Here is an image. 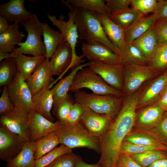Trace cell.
Wrapping results in <instances>:
<instances>
[{
    "label": "cell",
    "instance_id": "obj_1",
    "mask_svg": "<svg viewBox=\"0 0 167 167\" xmlns=\"http://www.w3.org/2000/svg\"><path fill=\"white\" fill-rule=\"evenodd\" d=\"M139 95L135 93L123 99L121 108L101 141V157L98 162L102 167H116L121 145L135 125Z\"/></svg>",
    "mask_w": 167,
    "mask_h": 167
},
{
    "label": "cell",
    "instance_id": "obj_2",
    "mask_svg": "<svg viewBox=\"0 0 167 167\" xmlns=\"http://www.w3.org/2000/svg\"><path fill=\"white\" fill-rule=\"evenodd\" d=\"M76 8V13L74 22L77 27L79 38L81 41H86L88 44H103L118 55L115 48L104 32L100 20L99 14L94 11Z\"/></svg>",
    "mask_w": 167,
    "mask_h": 167
},
{
    "label": "cell",
    "instance_id": "obj_3",
    "mask_svg": "<svg viewBox=\"0 0 167 167\" xmlns=\"http://www.w3.org/2000/svg\"><path fill=\"white\" fill-rule=\"evenodd\" d=\"M54 132L61 144L71 149L87 148L101 153V141L91 135L80 122L70 125L60 124Z\"/></svg>",
    "mask_w": 167,
    "mask_h": 167
},
{
    "label": "cell",
    "instance_id": "obj_4",
    "mask_svg": "<svg viewBox=\"0 0 167 167\" xmlns=\"http://www.w3.org/2000/svg\"><path fill=\"white\" fill-rule=\"evenodd\" d=\"M74 98L75 102L113 119L118 113L123 101V97L114 95L88 93L80 90L75 92Z\"/></svg>",
    "mask_w": 167,
    "mask_h": 167
},
{
    "label": "cell",
    "instance_id": "obj_5",
    "mask_svg": "<svg viewBox=\"0 0 167 167\" xmlns=\"http://www.w3.org/2000/svg\"><path fill=\"white\" fill-rule=\"evenodd\" d=\"M62 4L68 8L70 10L68 14L69 20H64L65 17L61 15L58 19L54 15L47 13V16L50 22L54 26L59 29L66 41L70 45L72 51V58L71 65L76 66L81 65L85 60L82 59L84 57L83 55L78 56L76 52V47L78 43L79 38L77 28L74 22V18L76 13L75 7L67 2L66 1L61 0Z\"/></svg>",
    "mask_w": 167,
    "mask_h": 167
},
{
    "label": "cell",
    "instance_id": "obj_6",
    "mask_svg": "<svg viewBox=\"0 0 167 167\" xmlns=\"http://www.w3.org/2000/svg\"><path fill=\"white\" fill-rule=\"evenodd\" d=\"M39 21L36 15L33 14L31 18L21 24L28 33L27 39L25 42L17 44L19 47L15 48L10 53L11 57L14 58L20 54L45 57V48L41 39L43 30Z\"/></svg>",
    "mask_w": 167,
    "mask_h": 167
},
{
    "label": "cell",
    "instance_id": "obj_7",
    "mask_svg": "<svg viewBox=\"0 0 167 167\" xmlns=\"http://www.w3.org/2000/svg\"><path fill=\"white\" fill-rule=\"evenodd\" d=\"M82 88L89 89L97 94L113 95L121 97L124 96L122 91L109 85L88 67L83 68L78 72L69 91L75 92Z\"/></svg>",
    "mask_w": 167,
    "mask_h": 167
},
{
    "label": "cell",
    "instance_id": "obj_8",
    "mask_svg": "<svg viewBox=\"0 0 167 167\" xmlns=\"http://www.w3.org/2000/svg\"><path fill=\"white\" fill-rule=\"evenodd\" d=\"M124 65L123 88L122 92L130 94L137 90L146 80L156 75L157 72L148 65Z\"/></svg>",
    "mask_w": 167,
    "mask_h": 167
},
{
    "label": "cell",
    "instance_id": "obj_9",
    "mask_svg": "<svg viewBox=\"0 0 167 167\" xmlns=\"http://www.w3.org/2000/svg\"><path fill=\"white\" fill-rule=\"evenodd\" d=\"M1 115L0 124L18 135L25 141H31L28 123L29 112L20 106Z\"/></svg>",
    "mask_w": 167,
    "mask_h": 167
},
{
    "label": "cell",
    "instance_id": "obj_10",
    "mask_svg": "<svg viewBox=\"0 0 167 167\" xmlns=\"http://www.w3.org/2000/svg\"><path fill=\"white\" fill-rule=\"evenodd\" d=\"M84 107V112L79 122L91 135L101 141L113 119L105 115L96 113L88 107Z\"/></svg>",
    "mask_w": 167,
    "mask_h": 167
},
{
    "label": "cell",
    "instance_id": "obj_11",
    "mask_svg": "<svg viewBox=\"0 0 167 167\" xmlns=\"http://www.w3.org/2000/svg\"><path fill=\"white\" fill-rule=\"evenodd\" d=\"M7 86L9 97L15 107L21 106L29 113L33 109V95L26 81L18 71Z\"/></svg>",
    "mask_w": 167,
    "mask_h": 167
},
{
    "label": "cell",
    "instance_id": "obj_12",
    "mask_svg": "<svg viewBox=\"0 0 167 167\" xmlns=\"http://www.w3.org/2000/svg\"><path fill=\"white\" fill-rule=\"evenodd\" d=\"M88 67L113 88L122 92L123 88V64L111 65L100 61L89 62Z\"/></svg>",
    "mask_w": 167,
    "mask_h": 167
},
{
    "label": "cell",
    "instance_id": "obj_13",
    "mask_svg": "<svg viewBox=\"0 0 167 167\" xmlns=\"http://www.w3.org/2000/svg\"><path fill=\"white\" fill-rule=\"evenodd\" d=\"M18 135L0 124V159L10 161L21 151L26 142Z\"/></svg>",
    "mask_w": 167,
    "mask_h": 167
},
{
    "label": "cell",
    "instance_id": "obj_14",
    "mask_svg": "<svg viewBox=\"0 0 167 167\" xmlns=\"http://www.w3.org/2000/svg\"><path fill=\"white\" fill-rule=\"evenodd\" d=\"M82 54L90 62L100 61L111 65L123 64L120 57L105 45L82 42Z\"/></svg>",
    "mask_w": 167,
    "mask_h": 167
},
{
    "label": "cell",
    "instance_id": "obj_15",
    "mask_svg": "<svg viewBox=\"0 0 167 167\" xmlns=\"http://www.w3.org/2000/svg\"><path fill=\"white\" fill-rule=\"evenodd\" d=\"M58 120L51 122L32 109L29 113L28 128L30 140L35 141L51 132L60 125Z\"/></svg>",
    "mask_w": 167,
    "mask_h": 167
},
{
    "label": "cell",
    "instance_id": "obj_16",
    "mask_svg": "<svg viewBox=\"0 0 167 167\" xmlns=\"http://www.w3.org/2000/svg\"><path fill=\"white\" fill-rule=\"evenodd\" d=\"M50 61L49 75H62L71 68L72 54L69 44L65 41L56 51Z\"/></svg>",
    "mask_w": 167,
    "mask_h": 167
},
{
    "label": "cell",
    "instance_id": "obj_17",
    "mask_svg": "<svg viewBox=\"0 0 167 167\" xmlns=\"http://www.w3.org/2000/svg\"><path fill=\"white\" fill-rule=\"evenodd\" d=\"M54 81L51 79L38 92L33 95V109L49 120L54 122V118L51 111L54 102L53 92L49 87Z\"/></svg>",
    "mask_w": 167,
    "mask_h": 167
},
{
    "label": "cell",
    "instance_id": "obj_18",
    "mask_svg": "<svg viewBox=\"0 0 167 167\" xmlns=\"http://www.w3.org/2000/svg\"><path fill=\"white\" fill-rule=\"evenodd\" d=\"M24 0H11L0 6V15L8 22L21 24L31 18L34 14L28 11Z\"/></svg>",
    "mask_w": 167,
    "mask_h": 167
},
{
    "label": "cell",
    "instance_id": "obj_19",
    "mask_svg": "<svg viewBox=\"0 0 167 167\" xmlns=\"http://www.w3.org/2000/svg\"><path fill=\"white\" fill-rule=\"evenodd\" d=\"M165 111L157 104L147 107L137 115L135 125L138 130H147L155 127L164 115Z\"/></svg>",
    "mask_w": 167,
    "mask_h": 167
},
{
    "label": "cell",
    "instance_id": "obj_20",
    "mask_svg": "<svg viewBox=\"0 0 167 167\" xmlns=\"http://www.w3.org/2000/svg\"><path fill=\"white\" fill-rule=\"evenodd\" d=\"M50 61L45 58L26 80L33 95L40 91L53 77L49 75Z\"/></svg>",
    "mask_w": 167,
    "mask_h": 167
},
{
    "label": "cell",
    "instance_id": "obj_21",
    "mask_svg": "<svg viewBox=\"0 0 167 167\" xmlns=\"http://www.w3.org/2000/svg\"><path fill=\"white\" fill-rule=\"evenodd\" d=\"M99 17L106 35L114 46L119 56L120 51L126 43L124 30L109 16L99 14Z\"/></svg>",
    "mask_w": 167,
    "mask_h": 167
},
{
    "label": "cell",
    "instance_id": "obj_22",
    "mask_svg": "<svg viewBox=\"0 0 167 167\" xmlns=\"http://www.w3.org/2000/svg\"><path fill=\"white\" fill-rule=\"evenodd\" d=\"M156 20L152 14L137 19L125 30V43H131L148 31L153 27Z\"/></svg>",
    "mask_w": 167,
    "mask_h": 167
},
{
    "label": "cell",
    "instance_id": "obj_23",
    "mask_svg": "<svg viewBox=\"0 0 167 167\" xmlns=\"http://www.w3.org/2000/svg\"><path fill=\"white\" fill-rule=\"evenodd\" d=\"M39 23L43 30V42L46 52L45 58L49 59L65 41L59 31L52 28L46 23H42L39 21Z\"/></svg>",
    "mask_w": 167,
    "mask_h": 167
},
{
    "label": "cell",
    "instance_id": "obj_24",
    "mask_svg": "<svg viewBox=\"0 0 167 167\" xmlns=\"http://www.w3.org/2000/svg\"><path fill=\"white\" fill-rule=\"evenodd\" d=\"M19 24L14 23L10 25L6 30L0 34V51L11 53L15 45L25 37V35L19 30Z\"/></svg>",
    "mask_w": 167,
    "mask_h": 167
},
{
    "label": "cell",
    "instance_id": "obj_25",
    "mask_svg": "<svg viewBox=\"0 0 167 167\" xmlns=\"http://www.w3.org/2000/svg\"><path fill=\"white\" fill-rule=\"evenodd\" d=\"M131 43L140 50L148 64L158 47L153 27Z\"/></svg>",
    "mask_w": 167,
    "mask_h": 167
},
{
    "label": "cell",
    "instance_id": "obj_26",
    "mask_svg": "<svg viewBox=\"0 0 167 167\" xmlns=\"http://www.w3.org/2000/svg\"><path fill=\"white\" fill-rule=\"evenodd\" d=\"M89 64V62H88L71 68V72L51 89L54 100L53 106L68 96V92L78 72L83 68L88 66Z\"/></svg>",
    "mask_w": 167,
    "mask_h": 167
},
{
    "label": "cell",
    "instance_id": "obj_27",
    "mask_svg": "<svg viewBox=\"0 0 167 167\" xmlns=\"http://www.w3.org/2000/svg\"><path fill=\"white\" fill-rule=\"evenodd\" d=\"M167 84V70L156 79L140 96L137 108L147 105L160 97Z\"/></svg>",
    "mask_w": 167,
    "mask_h": 167
},
{
    "label": "cell",
    "instance_id": "obj_28",
    "mask_svg": "<svg viewBox=\"0 0 167 167\" xmlns=\"http://www.w3.org/2000/svg\"><path fill=\"white\" fill-rule=\"evenodd\" d=\"M35 141L26 142L21 152L13 159L7 162V167H35Z\"/></svg>",
    "mask_w": 167,
    "mask_h": 167
},
{
    "label": "cell",
    "instance_id": "obj_29",
    "mask_svg": "<svg viewBox=\"0 0 167 167\" xmlns=\"http://www.w3.org/2000/svg\"><path fill=\"white\" fill-rule=\"evenodd\" d=\"M14 58L18 71L26 81L32 74L35 68L45 59L44 56H27L19 54Z\"/></svg>",
    "mask_w": 167,
    "mask_h": 167
},
{
    "label": "cell",
    "instance_id": "obj_30",
    "mask_svg": "<svg viewBox=\"0 0 167 167\" xmlns=\"http://www.w3.org/2000/svg\"><path fill=\"white\" fill-rule=\"evenodd\" d=\"M119 56L123 65H148L141 52L131 43H125L120 51Z\"/></svg>",
    "mask_w": 167,
    "mask_h": 167
},
{
    "label": "cell",
    "instance_id": "obj_31",
    "mask_svg": "<svg viewBox=\"0 0 167 167\" xmlns=\"http://www.w3.org/2000/svg\"><path fill=\"white\" fill-rule=\"evenodd\" d=\"M143 15L132 7L111 13L109 17L124 30L136 20Z\"/></svg>",
    "mask_w": 167,
    "mask_h": 167
},
{
    "label": "cell",
    "instance_id": "obj_32",
    "mask_svg": "<svg viewBox=\"0 0 167 167\" xmlns=\"http://www.w3.org/2000/svg\"><path fill=\"white\" fill-rule=\"evenodd\" d=\"M59 143L55 132L49 133L35 141L34 157L37 160L56 147Z\"/></svg>",
    "mask_w": 167,
    "mask_h": 167
},
{
    "label": "cell",
    "instance_id": "obj_33",
    "mask_svg": "<svg viewBox=\"0 0 167 167\" xmlns=\"http://www.w3.org/2000/svg\"><path fill=\"white\" fill-rule=\"evenodd\" d=\"M136 144L159 148L163 151L167 149V146L149 135L139 130L131 131L126 136L123 141Z\"/></svg>",
    "mask_w": 167,
    "mask_h": 167
},
{
    "label": "cell",
    "instance_id": "obj_34",
    "mask_svg": "<svg viewBox=\"0 0 167 167\" xmlns=\"http://www.w3.org/2000/svg\"><path fill=\"white\" fill-rule=\"evenodd\" d=\"M67 2L79 8L94 11L109 16L111 12L103 0H67Z\"/></svg>",
    "mask_w": 167,
    "mask_h": 167
},
{
    "label": "cell",
    "instance_id": "obj_35",
    "mask_svg": "<svg viewBox=\"0 0 167 167\" xmlns=\"http://www.w3.org/2000/svg\"><path fill=\"white\" fill-rule=\"evenodd\" d=\"M15 59L10 58L0 62V86L10 84L18 72Z\"/></svg>",
    "mask_w": 167,
    "mask_h": 167
},
{
    "label": "cell",
    "instance_id": "obj_36",
    "mask_svg": "<svg viewBox=\"0 0 167 167\" xmlns=\"http://www.w3.org/2000/svg\"><path fill=\"white\" fill-rule=\"evenodd\" d=\"M129 156L143 167H148L157 160L167 158V154L164 151L158 150H149Z\"/></svg>",
    "mask_w": 167,
    "mask_h": 167
},
{
    "label": "cell",
    "instance_id": "obj_37",
    "mask_svg": "<svg viewBox=\"0 0 167 167\" xmlns=\"http://www.w3.org/2000/svg\"><path fill=\"white\" fill-rule=\"evenodd\" d=\"M74 103L72 97L69 94L66 98L53 106V113L61 124L65 123Z\"/></svg>",
    "mask_w": 167,
    "mask_h": 167
},
{
    "label": "cell",
    "instance_id": "obj_38",
    "mask_svg": "<svg viewBox=\"0 0 167 167\" xmlns=\"http://www.w3.org/2000/svg\"><path fill=\"white\" fill-rule=\"evenodd\" d=\"M72 152V149L65 145L61 144L39 159L35 160V167H46L58 156Z\"/></svg>",
    "mask_w": 167,
    "mask_h": 167
},
{
    "label": "cell",
    "instance_id": "obj_39",
    "mask_svg": "<svg viewBox=\"0 0 167 167\" xmlns=\"http://www.w3.org/2000/svg\"><path fill=\"white\" fill-rule=\"evenodd\" d=\"M148 64L157 72L167 68V44L158 47Z\"/></svg>",
    "mask_w": 167,
    "mask_h": 167
},
{
    "label": "cell",
    "instance_id": "obj_40",
    "mask_svg": "<svg viewBox=\"0 0 167 167\" xmlns=\"http://www.w3.org/2000/svg\"><path fill=\"white\" fill-rule=\"evenodd\" d=\"M140 131L153 137L165 145L167 144V113L155 127L149 130Z\"/></svg>",
    "mask_w": 167,
    "mask_h": 167
},
{
    "label": "cell",
    "instance_id": "obj_41",
    "mask_svg": "<svg viewBox=\"0 0 167 167\" xmlns=\"http://www.w3.org/2000/svg\"><path fill=\"white\" fill-rule=\"evenodd\" d=\"M151 150L163 151L158 147L137 144L124 140L121 145L120 153L131 155Z\"/></svg>",
    "mask_w": 167,
    "mask_h": 167
},
{
    "label": "cell",
    "instance_id": "obj_42",
    "mask_svg": "<svg viewBox=\"0 0 167 167\" xmlns=\"http://www.w3.org/2000/svg\"><path fill=\"white\" fill-rule=\"evenodd\" d=\"M78 156L72 152L58 156L46 167H75Z\"/></svg>",
    "mask_w": 167,
    "mask_h": 167
},
{
    "label": "cell",
    "instance_id": "obj_43",
    "mask_svg": "<svg viewBox=\"0 0 167 167\" xmlns=\"http://www.w3.org/2000/svg\"><path fill=\"white\" fill-rule=\"evenodd\" d=\"M153 28L158 47L167 44V20H156Z\"/></svg>",
    "mask_w": 167,
    "mask_h": 167
},
{
    "label": "cell",
    "instance_id": "obj_44",
    "mask_svg": "<svg viewBox=\"0 0 167 167\" xmlns=\"http://www.w3.org/2000/svg\"><path fill=\"white\" fill-rule=\"evenodd\" d=\"M158 0H131L132 8L137 10L143 15L153 12L156 8Z\"/></svg>",
    "mask_w": 167,
    "mask_h": 167
},
{
    "label": "cell",
    "instance_id": "obj_45",
    "mask_svg": "<svg viewBox=\"0 0 167 167\" xmlns=\"http://www.w3.org/2000/svg\"><path fill=\"white\" fill-rule=\"evenodd\" d=\"M84 107L81 104L75 102L72 105L68 118L64 125H70L77 123L84 111Z\"/></svg>",
    "mask_w": 167,
    "mask_h": 167
},
{
    "label": "cell",
    "instance_id": "obj_46",
    "mask_svg": "<svg viewBox=\"0 0 167 167\" xmlns=\"http://www.w3.org/2000/svg\"><path fill=\"white\" fill-rule=\"evenodd\" d=\"M15 108L9 96L7 86L4 85L0 98V114L2 115L8 112L13 110Z\"/></svg>",
    "mask_w": 167,
    "mask_h": 167
},
{
    "label": "cell",
    "instance_id": "obj_47",
    "mask_svg": "<svg viewBox=\"0 0 167 167\" xmlns=\"http://www.w3.org/2000/svg\"><path fill=\"white\" fill-rule=\"evenodd\" d=\"M106 4L111 13L129 8L131 0H105Z\"/></svg>",
    "mask_w": 167,
    "mask_h": 167
},
{
    "label": "cell",
    "instance_id": "obj_48",
    "mask_svg": "<svg viewBox=\"0 0 167 167\" xmlns=\"http://www.w3.org/2000/svg\"><path fill=\"white\" fill-rule=\"evenodd\" d=\"M152 14L156 20H167V0H158Z\"/></svg>",
    "mask_w": 167,
    "mask_h": 167
},
{
    "label": "cell",
    "instance_id": "obj_49",
    "mask_svg": "<svg viewBox=\"0 0 167 167\" xmlns=\"http://www.w3.org/2000/svg\"><path fill=\"white\" fill-rule=\"evenodd\" d=\"M123 167H143L128 155L120 153L117 160L116 166Z\"/></svg>",
    "mask_w": 167,
    "mask_h": 167
},
{
    "label": "cell",
    "instance_id": "obj_50",
    "mask_svg": "<svg viewBox=\"0 0 167 167\" xmlns=\"http://www.w3.org/2000/svg\"><path fill=\"white\" fill-rule=\"evenodd\" d=\"M156 104L167 113V90L161 94Z\"/></svg>",
    "mask_w": 167,
    "mask_h": 167
},
{
    "label": "cell",
    "instance_id": "obj_51",
    "mask_svg": "<svg viewBox=\"0 0 167 167\" xmlns=\"http://www.w3.org/2000/svg\"><path fill=\"white\" fill-rule=\"evenodd\" d=\"M75 167H102V166L98 163L95 164L87 163L80 156H78Z\"/></svg>",
    "mask_w": 167,
    "mask_h": 167
},
{
    "label": "cell",
    "instance_id": "obj_52",
    "mask_svg": "<svg viewBox=\"0 0 167 167\" xmlns=\"http://www.w3.org/2000/svg\"><path fill=\"white\" fill-rule=\"evenodd\" d=\"M10 27L8 21L3 16H0V34L4 32Z\"/></svg>",
    "mask_w": 167,
    "mask_h": 167
},
{
    "label": "cell",
    "instance_id": "obj_53",
    "mask_svg": "<svg viewBox=\"0 0 167 167\" xmlns=\"http://www.w3.org/2000/svg\"><path fill=\"white\" fill-rule=\"evenodd\" d=\"M148 167H167V158L157 160Z\"/></svg>",
    "mask_w": 167,
    "mask_h": 167
},
{
    "label": "cell",
    "instance_id": "obj_54",
    "mask_svg": "<svg viewBox=\"0 0 167 167\" xmlns=\"http://www.w3.org/2000/svg\"><path fill=\"white\" fill-rule=\"evenodd\" d=\"M12 58L11 57V53L8 52L0 51V62L2 61L3 59Z\"/></svg>",
    "mask_w": 167,
    "mask_h": 167
},
{
    "label": "cell",
    "instance_id": "obj_55",
    "mask_svg": "<svg viewBox=\"0 0 167 167\" xmlns=\"http://www.w3.org/2000/svg\"><path fill=\"white\" fill-rule=\"evenodd\" d=\"M167 90V84H166V86H165V89H164V91H163L162 93V94L163 92H165V91H166Z\"/></svg>",
    "mask_w": 167,
    "mask_h": 167
},
{
    "label": "cell",
    "instance_id": "obj_56",
    "mask_svg": "<svg viewBox=\"0 0 167 167\" xmlns=\"http://www.w3.org/2000/svg\"><path fill=\"white\" fill-rule=\"evenodd\" d=\"M116 167H122V166H116Z\"/></svg>",
    "mask_w": 167,
    "mask_h": 167
}]
</instances>
